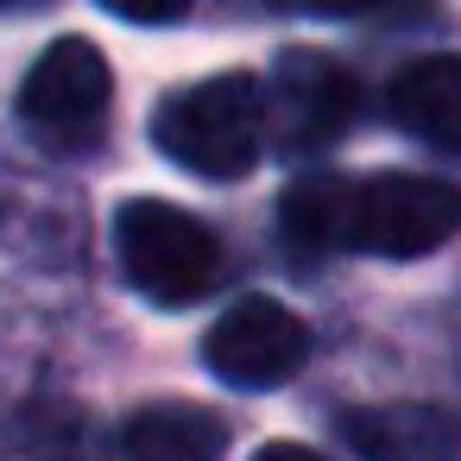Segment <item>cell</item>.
I'll return each mask as SVG.
<instances>
[{
  "mask_svg": "<svg viewBox=\"0 0 461 461\" xmlns=\"http://www.w3.org/2000/svg\"><path fill=\"white\" fill-rule=\"evenodd\" d=\"M102 7L127 26H171V20L190 14V0H102Z\"/></svg>",
  "mask_w": 461,
  "mask_h": 461,
  "instance_id": "cell-12",
  "label": "cell"
},
{
  "mask_svg": "<svg viewBox=\"0 0 461 461\" xmlns=\"http://www.w3.org/2000/svg\"><path fill=\"white\" fill-rule=\"evenodd\" d=\"M341 442L373 461H417V455H448L461 448V423L429 404H385V411H348Z\"/></svg>",
  "mask_w": 461,
  "mask_h": 461,
  "instance_id": "cell-8",
  "label": "cell"
},
{
  "mask_svg": "<svg viewBox=\"0 0 461 461\" xmlns=\"http://www.w3.org/2000/svg\"><path fill=\"white\" fill-rule=\"evenodd\" d=\"M303 14H329V20H404V14H423L429 0H291Z\"/></svg>",
  "mask_w": 461,
  "mask_h": 461,
  "instance_id": "cell-11",
  "label": "cell"
},
{
  "mask_svg": "<svg viewBox=\"0 0 461 461\" xmlns=\"http://www.w3.org/2000/svg\"><path fill=\"white\" fill-rule=\"evenodd\" d=\"M0 7H20V0H0Z\"/></svg>",
  "mask_w": 461,
  "mask_h": 461,
  "instance_id": "cell-13",
  "label": "cell"
},
{
  "mask_svg": "<svg viewBox=\"0 0 461 461\" xmlns=\"http://www.w3.org/2000/svg\"><path fill=\"white\" fill-rule=\"evenodd\" d=\"M20 133L51 158H83L108 140L114 70L95 39H58L20 83Z\"/></svg>",
  "mask_w": 461,
  "mask_h": 461,
  "instance_id": "cell-2",
  "label": "cell"
},
{
  "mask_svg": "<svg viewBox=\"0 0 461 461\" xmlns=\"http://www.w3.org/2000/svg\"><path fill=\"white\" fill-rule=\"evenodd\" d=\"M461 234V184L423 171H379L354 177L348 190V253L417 259Z\"/></svg>",
  "mask_w": 461,
  "mask_h": 461,
  "instance_id": "cell-4",
  "label": "cell"
},
{
  "mask_svg": "<svg viewBox=\"0 0 461 461\" xmlns=\"http://www.w3.org/2000/svg\"><path fill=\"white\" fill-rule=\"evenodd\" d=\"M203 360L234 392H272V385L297 379V366L310 360V329L278 297H240L209 322Z\"/></svg>",
  "mask_w": 461,
  "mask_h": 461,
  "instance_id": "cell-6",
  "label": "cell"
},
{
  "mask_svg": "<svg viewBox=\"0 0 461 461\" xmlns=\"http://www.w3.org/2000/svg\"><path fill=\"white\" fill-rule=\"evenodd\" d=\"M360 121V83L322 51H285L266 83V140L278 152H329Z\"/></svg>",
  "mask_w": 461,
  "mask_h": 461,
  "instance_id": "cell-5",
  "label": "cell"
},
{
  "mask_svg": "<svg viewBox=\"0 0 461 461\" xmlns=\"http://www.w3.org/2000/svg\"><path fill=\"white\" fill-rule=\"evenodd\" d=\"M114 253H121V278L165 310H184L221 285V240L190 209L158 196H133L114 215Z\"/></svg>",
  "mask_w": 461,
  "mask_h": 461,
  "instance_id": "cell-3",
  "label": "cell"
},
{
  "mask_svg": "<svg viewBox=\"0 0 461 461\" xmlns=\"http://www.w3.org/2000/svg\"><path fill=\"white\" fill-rule=\"evenodd\" d=\"M114 448L146 461H209L228 448V423L196 404H146L114 429Z\"/></svg>",
  "mask_w": 461,
  "mask_h": 461,
  "instance_id": "cell-9",
  "label": "cell"
},
{
  "mask_svg": "<svg viewBox=\"0 0 461 461\" xmlns=\"http://www.w3.org/2000/svg\"><path fill=\"white\" fill-rule=\"evenodd\" d=\"M385 108L411 140H423L436 152H461V58L436 51V58L404 64L385 89Z\"/></svg>",
  "mask_w": 461,
  "mask_h": 461,
  "instance_id": "cell-7",
  "label": "cell"
},
{
  "mask_svg": "<svg viewBox=\"0 0 461 461\" xmlns=\"http://www.w3.org/2000/svg\"><path fill=\"white\" fill-rule=\"evenodd\" d=\"M348 190L354 177H335V171H310L285 190L278 203V234L297 259H329V253H348Z\"/></svg>",
  "mask_w": 461,
  "mask_h": 461,
  "instance_id": "cell-10",
  "label": "cell"
},
{
  "mask_svg": "<svg viewBox=\"0 0 461 461\" xmlns=\"http://www.w3.org/2000/svg\"><path fill=\"white\" fill-rule=\"evenodd\" d=\"M152 140L190 177L234 184L266 152V83L247 70H221L209 83H190L158 108Z\"/></svg>",
  "mask_w": 461,
  "mask_h": 461,
  "instance_id": "cell-1",
  "label": "cell"
}]
</instances>
